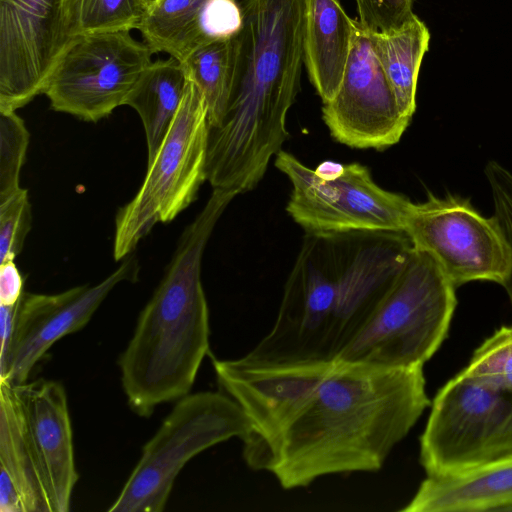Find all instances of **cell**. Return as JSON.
Here are the masks:
<instances>
[{
	"mask_svg": "<svg viewBox=\"0 0 512 512\" xmlns=\"http://www.w3.org/2000/svg\"><path fill=\"white\" fill-rule=\"evenodd\" d=\"M413 244L402 232H306L255 367L332 365L365 326Z\"/></svg>",
	"mask_w": 512,
	"mask_h": 512,
	"instance_id": "1",
	"label": "cell"
},
{
	"mask_svg": "<svg viewBox=\"0 0 512 512\" xmlns=\"http://www.w3.org/2000/svg\"><path fill=\"white\" fill-rule=\"evenodd\" d=\"M430 405L423 367L335 363L279 436L268 472L284 489L376 472Z\"/></svg>",
	"mask_w": 512,
	"mask_h": 512,
	"instance_id": "2",
	"label": "cell"
},
{
	"mask_svg": "<svg viewBox=\"0 0 512 512\" xmlns=\"http://www.w3.org/2000/svg\"><path fill=\"white\" fill-rule=\"evenodd\" d=\"M223 118L209 128L206 178L235 197L256 188L288 137L300 89L306 0H244Z\"/></svg>",
	"mask_w": 512,
	"mask_h": 512,
	"instance_id": "3",
	"label": "cell"
},
{
	"mask_svg": "<svg viewBox=\"0 0 512 512\" xmlns=\"http://www.w3.org/2000/svg\"><path fill=\"white\" fill-rule=\"evenodd\" d=\"M234 196L213 189L185 228L168 268L141 311L118 364L130 408L148 417L189 394L209 351V310L201 281L207 242Z\"/></svg>",
	"mask_w": 512,
	"mask_h": 512,
	"instance_id": "4",
	"label": "cell"
},
{
	"mask_svg": "<svg viewBox=\"0 0 512 512\" xmlns=\"http://www.w3.org/2000/svg\"><path fill=\"white\" fill-rule=\"evenodd\" d=\"M455 289L437 261L413 246L371 317L335 363L423 367L448 335L457 306Z\"/></svg>",
	"mask_w": 512,
	"mask_h": 512,
	"instance_id": "5",
	"label": "cell"
},
{
	"mask_svg": "<svg viewBox=\"0 0 512 512\" xmlns=\"http://www.w3.org/2000/svg\"><path fill=\"white\" fill-rule=\"evenodd\" d=\"M252 423L228 394L189 393L176 401L153 437L144 445L110 512H161L176 477L202 451L233 437L245 439Z\"/></svg>",
	"mask_w": 512,
	"mask_h": 512,
	"instance_id": "6",
	"label": "cell"
},
{
	"mask_svg": "<svg viewBox=\"0 0 512 512\" xmlns=\"http://www.w3.org/2000/svg\"><path fill=\"white\" fill-rule=\"evenodd\" d=\"M208 113L189 78L172 125L135 196L115 218L113 257L123 260L158 223H168L195 201L206 178Z\"/></svg>",
	"mask_w": 512,
	"mask_h": 512,
	"instance_id": "7",
	"label": "cell"
},
{
	"mask_svg": "<svg viewBox=\"0 0 512 512\" xmlns=\"http://www.w3.org/2000/svg\"><path fill=\"white\" fill-rule=\"evenodd\" d=\"M430 406L420 436L419 460L426 475L512 462V389L459 372L439 389Z\"/></svg>",
	"mask_w": 512,
	"mask_h": 512,
	"instance_id": "8",
	"label": "cell"
},
{
	"mask_svg": "<svg viewBox=\"0 0 512 512\" xmlns=\"http://www.w3.org/2000/svg\"><path fill=\"white\" fill-rule=\"evenodd\" d=\"M275 157L291 184L286 210L305 232L404 233L413 202L380 187L366 166L325 161L311 169L287 151Z\"/></svg>",
	"mask_w": 512,
	"mask_h": 512,
	"instance_id": "9",
	"label": "cell"
},
{
	"mask_svg": "<svg viewBox=\"0 0 512 512\" xmlns=\"http://www.w3.org/2000/svg\"><path fill=\"white\" fill-rule=\"evenodd\" d=\"M154 53L128 31L80 35L58 61L43 94L54 111L97 122L126 105Z\"/></svg>",
	"mask_w": 512,
	"mask_h": 512,
	"instance_id": "10",
	"label": "cell"
},
{
	"mask_svg": "<svg viewBox=\"0 0 512 512\" xmlns=\"http://www.w3.org/2000/svg\"><path fill=\"white\" fill-rule=\"evenodd\" d=\"M80 0H0V109L24 107L43 90L79 36Z\"/></svg>",
	"mask_w": 512,
	"mask_h": 512,
	"instance_id": "11",
	"label": "cell"
},
{
	"mask_svg": "<svg viewBox=\"0 0 512 512\" xmlns=\"http://www.w3.org/2000/svg\"><path fill=\"white\" fill-rule=\"evenodd\" d=\"M404 233L456 288L477 280L502 284L508 273L509 250L495 218L484 217L469 199L429 194L412 204Z\"/></svg>",
	"mask_w": 512,
	"mask_h": 512,
	"instance_id": "12",
	"label": "cell"
},
{
	"mask_svg": "<svg viewBox=\"0 0 512 512\" xmlns=\"http://www.w3.org/2000/svg\"><path fill=\"white\" fill-rule=\"evenodd\" d=\"M333 366L255 367L239 358L213 360L220 387L252 423V431L242 440L243 457L251 469L268 471L279 436Z\"/></svg>",
	"mask_w": 512,
	"mask_h": 512,
	"instance_id": "13",
	"label": "cell"
},
{
	"mask_svg": "<svg viewBox=\"0 0 512 512\" xmlns=\"http://www.w3.org/2000/svg\"><path fill=\"white\" fill-rule=\"evenodd\" d=\"M95 285H80L58 294L24 292L13 323L11 342L0 357V383L27 382L35 365L60 338L82 329L121 282L137 279L139 267L133 254Z\"/></svg>",
	"mask_w": 512,
	"mask_h": 512,
	"instance_id": "14",
	"label": "cell"
},
{
	"mask_svg": "<svg viewBox=\"0 0 512 512\" xmlns=\"http://www.w3.org/2000/svg\"><path fill=\"white\" fill-rule=\"evenodd\" d=\"M322 117L336 141L358 149L388 148L410 123L358 21L343 80L334 98L323 103Z\"/></svg>",
	"mask_w": 512,
	"mask_h": 512,
	"instance_id": "15",
	"label": "cell"
},
{
	"mask_svg": "<svg viewBox=\"0 0 512 512\" xmlns=\"http://www.w3.org/2000/svg\"><path fill=\"white\" fill-rule=\"evenodd\" d=\"M15 387L54 512H67L78 474L65 388L46 379Z\"/></svg>",
	"mask_w": 512,
	"mask_h": 512,
	"instance_id": "16",
	"label": "cell"
},
{
	"mask_svg": "<svg viewBox=\"0 0 512 512\" xmlns=\"http://www.w3.org/2000/svg\"><path fill=\"white\" fill-rule=\"evenodd\" d=\"M0 512H54L14 385L0 383Z\"/></svg>",
	"mask_w": 512,
	"mask_h": 512,
	"instance_id": "17",
	"label": "cell"
},
{
	"mask_svg": "<svg viewBox=\"0 0 512 512\" xmlns=\"http://www.w3.org/2000/svg\"><path fill=\"white\" fill-rule=\"evenodd\" d=\"M356 29L340 0H306L303 62L322 103L339 90Z\"/></svg>",
	"mask_w": 512,
	"mask_h": 512,
	"instance_id": "18",
	"label": "cell"
},
{
	"mask_svg": "<svg viewBox=\"0 0 512 512\" xmlns=\"http://www.w3.org/2000/svg\"><path fill=\"white\" fill-rule=\"evenodd\" d=\"M402 512L512 511V462L430 476Z\"/></svg>",
	"mask_w": 512,
	"mask_h": 512,
	"instance_id": "19",
	"label": "cell"
},
{
	"mask_svg": "<svg viewBox=\"0 0 512 512\" xmlns=\"http://www.w3.org/2000/svg\"><path fill=\"white\" fill-rule=\"evenodd\" d=\"M189 77L173 57L153 61L142 73L126 105L139 115L147 143V163L162 145L179 109Z\"/></svg>",
	"mask_w": 512,
	"mask_h": 512,
	"instance_id": "20",
	"label": "cell"
},
{
	"mask_svg": "<svg viewBox=\"0 0 512 512\" xmlns=\"http://www.w3.org/2000/svg\"><path fill=\"white\" fill-rule=\"evenodd\" d=\"M367 33L399 109L411 121L416 110L419 70L429 47L430 32L425 23L414 14L395 31Z\"/></svg>",
	"mask_w": 512,
	"mask_h": 512,
	"instance_id": "21",
	"label": "cell"
},
{
	"mask_svg": "<svg viewBox=\"0 0 512 512\" xmlns=\"http://www.w3.org/2000/svg\"><path fill=\"white\" fill-rule=\"evenodd\" d=\"M206 0H156L139 27L155 53L162 52L183 63L198 47L208 43L201 28Z\"/></svg>",
	"mask_w": 512,
	"mask_h": 512,
	"instance_id": "22",
	"label": "cell"
},
{
	"mask_svg": "<svg viewBox=\"0 0 512 512\" xmlns=\"http://www.w3.org/2000/svg\"><path fill=\"white\" fill-rule=\"evenodd\" d=\"M235 35L198 47L182 63L188 77L204 96L209 128L218 125L223 118L232 93L236 67Z\"/></svg>",
	"mask_w": 512,
	"mask_h": 512,
	"instance_id": "23",
	"label": "cell"
},
{
	"mask_svg": "<svg viewBox=\"0 0 512 512\" xmlns=\"http://www.w3.org/2000/svg\"><path fill=\"white\" fill-rule=\"evenodd\" d=\"M149 6L147 0H80L79 36L139 30Z\"/></svg>",
	"mask_w": 512,
	"mask_h": 512,
	"instance_id": "24",
	"label": "cell"
},
{
	"mask_svg": "<svg viewBox=\"0 0 512 512\" xmlns=\"http://www.w3.org/2000/svg\"><path fill=\"white\" fill-rule=\"evenodd\" d=\"M460 373L487 385L512 389V325L502 326L488 337Z\"/></svg>",
	"mask_w": 512,
	"mask_h": 512,
	"instance_id": "25",
	"label": "cell"
},
{
	"mask_svg": "<svg viewBox=\"0 0 512 512\" xmlns=\"http://www.w3.org/2000/svg\"><path fill=\"white\" fill-rule=\"evenodd\" d=\"M30 134L14 110L0 109V203L21 189L19 177Z\"/></svg>",
	"mask_w": 512,
	"mask_h": 512,
	"instance_id": "26",
	"label": "cell"
},
{
	"mask_svg": "<svg viewBox=\"0 0 512 512\" xmlns=\"http://www.w3.org/2000/svg\"><path fill=\"white\" fill-rule=\"evenodd\" d=\"M32 227L28 191L21 188L0 203V261L15 260Z\"/></svg>",
	"mask_w": 512,
	"mask_h": 512,
	"instance_id": "27",
	"label": "cell"
},
{
	"mask_svg": "<svg viewBox=\"0 0 512 512\" xmlns=\"http://www.w3.org/2000/svg\"><path fill=\"white\" fill-rule=\"evenodd\" d=\"M484 172L491 189L493 217L509 250V269L501 285L512 304V173L496 161H489Z\"/></svg>",
	"mask_w": 512,
	"mask_h": 512,
	"instance_id": "28",
	"label": "cell"
},
{
	"mask_svg": "<svg viewBox=\"0 0 512 512\" xmlns=\"http://www.w3.org/2000/svg\"><path fill=\"white\" fill-rule=\"evenodd\" d=\"M414 0H355L359 25L367 32H392L412 18Z\"/></svg>",
	"mask_w": 512,
	"mask_h": 512,
	"instance_id": "29",
	"label": "cell"
},
{
	"mask_svg": "<svg viewBox=\"0 0 512 512\" xmlns=\"http://www.w3.org/2000/svg\"><path fill=\"white\" fill-rule=\"evenodd\" d=\"M24 292V278L15 260L1 262L0 305H17Z\"/></svg>",
	"mask_w": 512,
	"mask_h": 512,
	"instance_id": "30",
	"label": "cell"
},
{
	"mask_svg": "<svg viewBox=\"0 0 512 512\" xmlns=\"http://www.w3.org/2000/svg\"><path fill=\"white\" fill-rule=\"evenodd\" d=\"M16 307H17V305H15V306L0 305V336H1L0 357H2L7 352L10 342H11Z\"/></svg>",
	"mask_w": 512,
	"mask_h": 512,
	"instance_id": "31",
	"label": "cell"
},
{
	"mask_svg": "<svg viewBox=\"0 0 512 512\" xmlns=\"http://www.w3.org/2000/svg\"><path fill=\"white\" fill-rule=\"evenodd\" d=\"M148 3L151 5L152 3H154L156 0H147Z\"/></svg>",
	"mask_w": 512,
	"mask_h": 512,
	"instance_id": "32",
	"label": "cell"
}]
</instances>
